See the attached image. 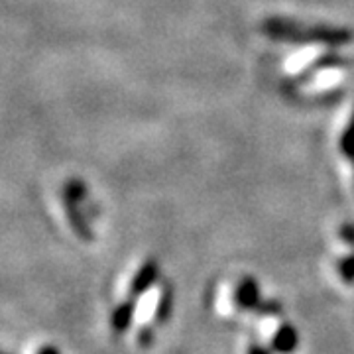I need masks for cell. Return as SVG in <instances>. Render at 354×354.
Masks as SVG:
<instances>
[{
	"mask_svg": "<svg viewBox=\"0 0 354 354\" xmlns=\"http://www.w3.org/2000/svg\"><path fill=\"white\" fill-rule=\"evenodd\" d=\"M36 354H62V353H59L55 346H50V344H48V346H41Z\"/></svg>",
	"mask_w": 354,
	"mask_h": 354,
	"instance_id": "obj_5",
	"label": "cell"
},
{
	"mask_svg": "<svg viewBox=\"0 0 354 354\" xmlns=\"http://www.w3.org/2000/svg\"><path fill=\"white\" fill-rule=\"evenodd\" d=\"M156 278H158V264L153 260L144 262V266L140 268L138 274L134 276L132 283H130V290H128L130 299H136L138 295H142L156 281Z\"/></svg>",
	"mask_w": 354,
	"mask_h": 354,
	"instance_id": "obj_2",
	"label": "cell"
},
{
	"mask_svg": "<svg viewBox=\"0 0 354 354\" xmlns=\"http://www.w3.org/2000/svg\"><path fill=\"white\" fill-rule=\"evenodd\" d=\"M341 150L342 153L351 160V162H354V113L353 116H351V122H348L346 130L342 132Z\"/></svg>",
	"mask_w": 354,
	"mask_h": 354,
	"instance_id": "obj_4",
	"label": "cell"
},
{
	"mask_svg": "<svg viewBox=\"0 0 354 354\" xmlns=\"http://www.w3.org/2000/svg\"><path fill=\"white\" fill-rule=\"evenodd\" d=\"M132 315H134V299H128L114 309L113 317H111V327H113L114 335H122L130 327Z\"/></svg>",
	"mask_w": 354,
	"mask_h": 354,
	"instance_id": "obj_3",
	"label": "cell"
},
{
	"mask_svg": "<svg viewBox=\"0 0 354 354\" xmlns=\"http://www.w3.org/2000/svg\"><path fill=\"white\" fill-rule=\"evenodd\" d=\"M266 36L278 41L293 44H325L329 48H341L354 39V34L346 28L335 26H304L283 18H268L262 24Z\"/></svg>",
	"mask_w": 354,
	"mask_h": 354,
	"instance_id": "obj_1",
	"label": "cell"
},
{
	"mask_svg": "<svg viewBox=\"0 0 354 354\" xmlns=\"http://www.w3.org/2000/svg\"><path fill=\"white\" fill-rule=\"evenodd\" d=\"M0 354H4V353H0Z\"/></svg>",
	"mask_w": 354,
	"mask_h": 354,
	"instance_id": "obj_6",
	"label": "cell"
}]
</instances>
